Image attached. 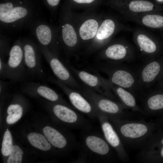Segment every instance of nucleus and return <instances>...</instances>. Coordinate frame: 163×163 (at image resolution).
Listing matches in <instances>:
<instances>
[{"label": "nucleus", "instance_id": "obj_1", "mask_svg": "<svg viewBox=\"0 0 163 163\" xmlns=\"http://www.w3.org/2000/svg\"><path fill=\"white\" fill-rule=\"evenodd\" d=\"M82 133L78 156L74 163L104 162L110 158L112 147L103 135L91 130Z\"/></svg>", "mask_w": 163, "mask_h": 163}, {"label": "nucleus", "instance_id": "obj_2", "mask_svg": "<svg viewBox=\"0 0 163 163\" xmlns=\"http://www.w3.org/2000/svg\"><path fill=\"white\" fill-rule=\"evenodd\" d=\"M108 118L123 143L144 146L152 137L153 126L150 122Z\"/></svg>", "mask_w": 163, "mask_h": 163}, {"label": "nucleus", "instance_id": "obj_3", "mask_svg": "<svg viewBox=\"0 0 163 163\" xmlns=\"http://www.w3.org/2000/svg\"><path fill=\"white\" fill-rule=\"evenodd\" d=\"M38 13L24 5L11 2L0 4V22L2 26L10 29L30 27L37 20Z\"/></svg>", "mask_w": 163, "mask_h": 163}, {"label": "nucleus", "instance_id": "obj_4", "mask_svg": "<svg viewBox=\"0 0 163 163\" xmlns=\"http://www.w3.org/2000/svg\"><path fill=\"white\" fill-rule=\"evenodd\" d=\"M95 67L108 77L112 84L127 90L133 94L138 89V73L118 62H108L95 64Z\"/></svg>", "mask_w": 163, "mask_h": 163}, {"label": "nucleus", "instance_id": "obj_5", "mask_svg": "<svg viewBox=\"0 0 163 163\" xmlns=\"http://www.w3.org/2000/svg\"><path fill=\"white\" fill-rule=\"evenodd\" d=\"M78 91L93 105L99 112L108 117L124 118L127 109L120 102L100 94L83 84Z\"/></svg>", "mask_w": 163, "mask_h": 163}, {"label": "nucleus", "instance_id": "obj_6", "mask_svg": "<svg viewBox=\"0 0 163 163\" xmlns=\"http://www.w3.org/2000/svg\"><path fill=\"white\" fill-rule=\"evenodd\" d=\"M42 54L49 64L56 79L64 85L78 91L82 88L66 65L57 55L37 44Z\"/></svg>", "mask_w": 163, "mask_h": 163}, {"label": "nucleus", "instance_id": "obj_7", "mask_svg": "<svg viewBox=\"0 0 163 163\" xmlns=\"http://www.w3.org/2000/svg\"><path fill=\"white\" fill-rule=\"evenodd\" d=\"M6 62L8 79L12 83L24 81L27 70L24 63V52L21 39L16 40L10 50Z\"/></svg>", "mask_w": 163, "mask_h": 163}, {"label": "nucleus", "instance_id": "obj_8", "mask_svg": "<svg viewBox=\"0 0 163 163\" xmlns=\"http://www.w3.org/2000/svg\"><path fill=\"white\" fill-rule=\"evenodd\" d=\"M66 65L83 84L100 94L119 101L110 89L108 80L101 76L98 73L94 72V74L91 73L77 69L69 64Z\"/></svg>", "mask_w": 163, "mask_h": 163}, {"label": "nucleus", "instance_id": "obj_9", "mask_svg": "<svg viewBox=\"0 0 163 163\" xmlns=\"http://www.w3.org/2000/svg\"><path fill=\"white\" fill-rule=\"evenodd\" d=\"M52 110L57 118L74 129L89 131L93 129L90 122L73 107L57 103L52 106Z\"/></svg>", "mask_w": 163, "mask_h": 163}, {"label": "nucleus", "instance_id": "obj_10", "mask_svg": "<svg viewBox=\"0 0 163 163\" xmlns=\"http://www.w3.org/2000/svg\"><path fill=\"white\" fill-rule=\"evenodd\" d=\"M21 40L24 52V63L27 72L40 79H46L47 76L41 64L42 53L37 44L29 39Z\"/></svg>", "mask_w": 163, "mask_h": 163}, {"label": "nucleus", "instance_id": "obj_11", "mask_svg": "<svg viewBox=\"0 0 163 163\" xmlns=\"http://www.w3.org/2000/svg\"><path fill=\"white\" fill-rule=\"evenodd\" d=\"M47 79L57 85L63 91L76 110L85 114L90 119L97 118L99 112L78 91L64 85L52 76L49 77Z\"/></svg>", "mask_w": 163, "mask_h": 163}, {"label": "nucleus", "instance_id": "obj_12", "mask_svg": "<svg viewBox=\"0 0 163 163\" xmlns=\"http://www.w3.org/2000/svg\"><path fill=\"white\" fill-rule=\"evenodd\" d=\"M97 118L103 136L106 140L116 151L119 158L123 162H128L129 159L118 134L110 121L107 116L99 112Z\"/></svg>", "mask_w": 163, "mask_h": 163}, {"label": "nucleus", "instance_id": "obj_13", "mask_svg": "<svg viewBox=\"0 0 163 163\" xmlns=\"http://www.w3.org/2000/svg\"><path fill=\"white\" fill-rule=\"evenodd\" d=\"M30 28L37 41V44L57 55L56 44L54 42L53 30L51 26L38 19Z\"/></svg>", "mask_w": 163, "mask_h": 163}, {"label": "nucleus", "instance_id": "obj_14", "mask_svg": "<svg viewBox=\"0 0 163 163\" xmlns=\"http://www.w3.org/2000/svg\"><path fill=\"white\" fill-rule=\"evenodd\" d=\"M21 89L24 92L39 95L52 102H58L74 107L66 103L59 95L53 89L40 83L30 82H25L21 85Z\"/></svg>", "mask_w": 163, "mask_h": 163}, {"label": "nucleus", "instance_id": "obj_15", "mask_svg": "<svg viewBox=\"0 0 163 163\" xmlns=\"http://www.w3.org/2000/svg\"><path fill=\"white\" fill-rule=\"evenodd\" d=\"M43 133L48 141L54 147L59 149L68 147L71 149H78L79 143L75 135L66 136L54 128L46 126L43 129Z\"/></svg>", "mask_w": 163, "mask_h": 163}, {"label": "nucleus", "instance_id": "obj_16", "mask_svg": "<svg viewBox=\"0 0 163 163\" xmlns=\"http://www.w3.org/2000/svg\"><path fill=\"white\" fill-rule=\"evenodd\" d=\"M161 70V65L157 61H149L144 64L138 72V89L150 88Z\"/></svg>", "mask_w": 163, "mask_h": 163}, {"label": "nucleus", "instance_id": "obj_17", "mask_svg": "<svg viewBox=\"0 0 163 163\" xmlns=\"http://www.w3.org/2000/svg\"><path fill=\"white\" fill-rule=\"evenodd\" d=\"M108 81L112 92L119 101L125 107L147 116L144 110L137 105L134 94L126 89L112 84L108 80Z\"/></svg>", "mask_w": 163, "mask_h": 163}, {"label": "nucleus", "instance_id": "obj_18", "mask_svg": "<svg viewBox=\"0 0 163 163\" xmlns=\"http://www.w3.org/2000/svg\"><path fill=\"white\" fill-rule=\"evenodd\" d=\"M128 54L127 46L116 44L108 47L104 52L105 57L113 62L126 61Z\"/></svg>", "mask_w": 163, "mask_h": 163}, {"label": "nucleus", "instance_id": "obj_19", "mask_svg": "<svg viewBox=\"0 0 163 163\" xmlns=\"http://www.w3.org/2000/svg\"><path fill=\"white\" fill-rule=\"evenodd\" d=\"M144 111L147 116L163 109V94H149L143 101Z\"/></svg>", "mask_w": 163, "mask_h": 163}, {"label": "nucleus", "instance_id": "obj_20", "mask_svg": "<svg viewBox=\"0 0 163 163\" xmlns=\"http://www.w3.org/2000/svg\"><path fill=\"white\" fill-rule=\"evenodd\" d=\"M97 21L94 19L85 21L81 26L79 34L81 38L86 40L93 38L97 34L98 27Z\"/></svg>", "mask_w": 163, "mask_h": 163}, {"label": "nucleus", "instance_id": "obj_21", "mask_svg": "<svg viewBox=\"0 0 163 163\" xmlns=\"http://www.w3.org/2000/svg\"><path fill=\"white\" fill-rule=\"evenodd\" d=\"M62 39L67 47L71 48L75 46L77 43V37L73 26L68 23L62 26L61 29Z\"/></svg>", "mask_w": 163, "mask_h": 163}, {"label": "nucleus", "instance_id": "obj_22", "mask_svg": "<svg viewBox=\"0 0 163 163\" xmlns=\"http://www.w3.org/2000/svg\"><path fill=\"white\" fill-rule=\"evenodd\" d=\"M28 139L33 146L43 151L50 149L51 146L43 135L36 133H31L27 136Z\"/></svg>", "mask_w": 163, "mask_h": 163}, {"label": "nucleus", "instance_id": "obj_23", "mask_svg": "<svg viewBox=\"0 0 163 163\" xmlns=\"http://www.w3.org/2000/svg\"><path fill=\"white\" fill-rule=\"evenodd\" d=\"M23 109V106L18 103L10 104L7 109L8 114L6 119L7 123L12 124L18 121L21 117Z\"/></svg>", "mask_w": 163, "mask_h": 163}, {"label": "nucleus", "instance_id": "obj_24", "mask_svg": "<svg viewBox=\"0 0 163 163\" xmlns=\"http://www.w3.org/2000/svg\"><path fill=\"white\" fill-rule=\"evenodd\" d=\"M115 27V24L113 21L110 19L105 20L97 30V38L99 40L108 38L113 34Z\"/></svg>", "mask_w": 163, "mask_h": 163}, {"label": "nucleus", "instance_id": "obj_25", "mask_svg": "<svg viewBox=\"0 0 163 163\" xmlns=\"http://www.w3.org/2000/svg\"><path fill=\"white\" fill-rule=\"evenodd\" d=\"M137 40L141 51L150 54L155 53L156 51V44L146 36L140 34L138 35Z\"/></svg>", "mask_w": 163, "mask_h": 163}, {"label": "nucleus", "instance_id": "obj_26", "mask_svg": "<svg viewBox=\"0 0 163 163\" xmlns=\"http://www.w3.org/2000/svg\"><path fill=\"white\" fill-rule=\"evenodd\" d=\"M153 4L149 2L143 0H135L131 2L129 5V9L137 12L148 11L152 10Z\"/></svg>", "mask_w": 163, "mask_h": 163}, {"label": "nucleus", "instance_id": "obj_27", "mask_svg": "<svg viewBox=\"0 0 163 163\" xmlns=\"http://www.w3.org/2000/svg\"><path fill=\"white\" fill-rule=\"evenodd\" d=\"M142 22L148 27L159 28L163 26V17L158 15H147L143 18Z\"/></svg>", "mask_w": 163, "mask_h": 163}, {"label": "nucleus", "instance_id": "obj_28", "mask_svg": "<svg viewBox=\"0 0 163 163\" xmlns=\"http://www.w3.org/2000/svg\"><path fill=\"white\" fill-rule=\"evenodd\" d=\"M12 146L11 134L9 130H6L4 134L2 145V154L4 156L9 155Z\"/></svg>", "mask_w": 163, "mask_h": 163}, {"label": "nucleus", "instance_id": "obj_29", "mask_svg": "<svg viewBox=\"0 0 163 163\" xmlns=\"http://www.w3.org/2000/svg\"><path fill=\"white\" fill-rule=\"evenodd\" d=\"M23 152L21 148L16 145L13 146L7 160L8 163H21Z\"/></svg>", "mask_w": 163, "mask_h": 163}, {"label": "nucleus", "instance_id": "obj_30", "mask_svg": "<svg viewBox=\"0 0 163 163\" xmlns=\"http://www.w3.org/2000/svg\"><path fill=\"white\" fill-rule=\"evenodd\" d=\"M9 44L8 40L5 38H0V57H4L9 53Z\"/></svg>", "mask_w": 163, "mask_h": 163}, {"label": "nucleus", "instance_id": "obj_31", "mask_svg": "<svg viewBox=\"0 0 163 163\" xmlns=\"http://www.w3.org/2000/svg\"><path fill=\"white\" fill-rule=\"evenodd\" d=\"M3 59L0 57V77L2 80L8 79L6 62Z\"/></svg>", "mask_w": 163, "mask_h": 163}, {"label": "nucleus", "instance_id": "obj_32", "mask_svg": "<svg viewBox=\"0 0 163 163\" xmlns=\"http://www.w3.org/2000/svg\"><path fill=\"white\" fill-rule=\"evenodd\" d=\"M11 83L9 82L4 81V80L1 79L0 80V94L6 92L8 89L9 86Z\"/></svg>", "mask_w": 163, "mask_h": 163}, {"label": "nucleus", "instance_id": "obj_33", "mask_svg": "<svg viewBox=\"0 0 163 163\" xmlns=\"http://www.w3.org/2000/svg\"><path fill=\"white\" fill-rule=\"evenodd\" d=\"M60 0H46L47 4L49 6L54 7L57 6Z\"/></svg>", "mask_w": 163, "mask_h": 163}, {"label": "nucleus", "instance_id": "obj_34", "mask_svg": "<svg viewBox=\"0 0 163 163\" xmlns=\"http://www.w3.org/2000/svg\"><path fill=\"white\" fill-rule=\"evenodd\" d=\"M75 2L82 4H90L93 2L95 0H73Z\"/></svg>", "mask_w": 163, "mask_h": 163}, {"label": "nucleus", "instance_id": "obj_35", "mask_svg": "<svg viewBox=\"0 0 163 163\" xmlns=\"http://www.w3.org/2000/svg\"><path fill=\"white\" fill-rule=\"evenodd\" d=\"M160 155L161 157L163 158V146L160 150Z\"/></svg>", "mask_w": 163, "mask_h": 163}, {"label": "nucleus", "instance_id": "obj_36", "mask_svg": "<svg viewBox=\"0 0 163 163\" xmlns=\"http://www.w3.org/2000/svg\"><path fill=\"white\" fill-rule=\"evenodd\" d=\"M160 143L161 144L163 145V137L161 139Z\"/></svg>", "mask_w": 163, "mask_h": 163}, {"label": "nucleus", "instance_id": "obj_37", "mask_svg": "<svg viewBox=\"0 0 163 163\" xmlns=\"http://www.w3.org/2000/svg\"><path fill=\"white\" fill-rule=\"evenodd\" d=\"M6 130H9L8 129H6Z\"/></svg>", "mask_w": 163, "mask_h": 163}, {"label": "nucleus", "instance_id": "obj_38", "mask_svg": "<svg viewBox=\"0 0 163 163\" xmlns=\"http://www.w3.org/2000/svg\"><path fill=\"white\" fill-rule=\"evenodd\" d=\"M159 1H162V0H159Z\"/></svg>", "mask_w": 163, "mask_h": 163}]
</instances>
